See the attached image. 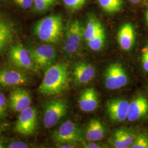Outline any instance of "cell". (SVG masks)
<instances>
[{"label": "cell", "instance_id": "cell-1", "mask_svg": "<svg viewBox=\"0 0 148 148\" xmlns=\"http://www.w3.org/2000/svg\"><path fill=\"white\" fill-rule=\"evenodd\" d=\"M69 82V71L66 64H54L46 70L38 90L43 95H57L65 90Z\"/></svg>", "mask_w": 148, "mask_h": 148}, {"label": "cell", "instance_id": "cell-2", "mask_svg": "<svg viewBox=\"0 0 148 148\" xmlns=\"http://www.w3.org/2000/svg\"><path fill=\"white\" fill-rule=\"evenodd\" d=\"M33 31L42 41L48 43H58L62 36V17L59 14L47 16L36 22Z\"/></svg>", "mask_w": 148, "mask_h": 148}, {"label": "cell", "instance_id": "cell-3", "mask_svg": "<svg viewBox=\"0 0 148 148\" xmlns=\"http://www.w3.org/2000/svg\"><path fill=\"white\" fill-rule=\"evenodd\" d=\"M8 59L17 69L34 72L37 71L29 49L21 43H17L11 46L8 53Z\"/></svg>", "mask_w": 148, "mask_h": 148}, {"label": "cell", "instance_id": "cell-4", "mask_svg": "<svg viewBox=\"0 0 148 148\" xmlns=\"http://www.w3.org/2000/svg\"><path fill=\"white\" fill-rule=\"evenodd\" d=\"M84 33V27L80 21L74 20L68 24L65 33L64 51L69 56L77 53L79 50Z\"/></svg>", "mask_w": 148, "mask_h": 148}, {"label": "cell", "instance_id": "cell-5", "mask_svg": "<svg viewBox=\"0 0 148 148\" xmlns=\"http://www.w3.org/2000/svg\"><path fill=\"white\" fill-rule=\"evenodd\" d=\"M68 109L66 101L52 99L47 101L44 106L43 125L46 128L55 126L65 114Z\"/></svg>", "mask_w": 148, "mask_h": 148}, {"label": "cell", "instance_id": "cell-6", "mask_svg": "<svg viewBox=\"0 0 148 148\" xmlns=\"http://www.w3.org/2000/svg\"><path fill=\"white\" fill-rule=\"evenodd\" d=\"M37 126V110L30 106L20 112L14 131L21 135L30 136L35 132Z\"/></svg>", "mask_w": 148, "mask_h": 148}, {"label": "cell", "instance_id": "cell-7", "mask_svg": "<svg viewBox=\"0 0 148 148\" xmlns=\"http://www.w3.org/2000/svg\"><path fill=\"white\" fill-rule=\"evenodd\" d=\"M54 138L60 143L73 144L82 140V133L79 126L74 122H64L54 133Z\"/></svg>", "mask_w": 148, "mask_h": 148}, {"label": "cell", "instance_id": "cell-8", "mask_svg": "<svg viewBox=\"0 0 148 148\" xmlns=\"http://www.w3.org/2000/svg\"><path fill=\"white\" fill-rule=\"evenodd\" d=\"M128 81L126 71L120 64H111L106 70L104 83L108 89H120L126 85Z\"/></svg>", "mask_w": 148, "mask_h": 148}, {"label": "cell", "instance_id": "cell-9", "mask_svg": "<svg viewBox=\"0 0 148 148\" xmlns=\"http://www.w3.org/2000/svg\"><path fill=\"white\" fill-rule=\"evenodd\" d=\"M29 51L37 69L49 67L56 57V52L54 48L47 44L30 48Z\"/></svg>", "mask_w": 148, "mask_h": 148}, {"label": "cell", "instance_id": "cell-10", "mask_svg": "<svg viewBox=\"0 0 148 148\" xmlns=\"http://www.w3.org/2000/svg\"><path fill=\"white\" fill-rule=\"evenodd\" d=\"M23 71L17 68H0V86L11 87L27 85L30 78Z\"/></svg>", "mask_w": 148, "mask_h": 148}, {"label": "cell", "instance_id": "cell-11", "mask_svg": "<svg viewBox=\"0 0 148 148\" xmlns=\"http://www.w3.org/2000/svg\"><path fill=\"white\" fill-rule=\"evenodd\" d=\"M130 103L123 99H116L108 101L106 111L111 121L122 122L127 119Z\"/></svg>", "mask_w": 148, "mask_h": 148}, {"label": "cell", "instance_id": "cell-12", "mask_svg": "<svg viewBox=\"0 0 148 148\" xmlns=\"http://www.w3.org/2000/svg\"><path fill=\"white\" fill-rule=\"evenodd\" d=\"M32 103V97L27 90L18 87L13 90L10 95V106L16 112L21 111L29 107Z\"/></svg>", "mask_w": 148, "mask_h": 148}, {"label": "cell", "instance_id": "cell-13", "mask_svg": "<svg viewBox=\"0 0 148 148\" xmlns=\"http://www.w3.org/2000/svg\"><path fill=\"white\" fill-rule=\"evenodd\" d=\"M148 112V101L142 95H139L129 104L127 120L136 121L145 116Z\"/></svg>", "mask_w": 148, "mask_h": 148}, {"label": "cell", "instance_id": "cell-14", "mask_svg": "<svg viewBox=\"0 0 148 148\" xmlns=\"http://www.w3.org/2000/svg\"><path fill=\"white\" fill-rule=\"evenodd\" d=\"M78 103L82 111L90 112L95 111L99 105L98 95L93 88H87L81 93Z\"/></svg>", "mask_w": 148, "mask_h": 148}, {"label": "cell", "instance_id": "cell-15", "mask_svg": "<svg viewBox=\"0 0 148 148\" xmlns=\"http://www.w3.org/2000/svg\"><path fill=\"white\" fill-rule=\"evenodd\" d=\"M14 34L15 27L12 21L0 15V54L12 41Z\"/></svg>", "mask_w": 148, "mask_h": 148}, {"label": "cell", "instance_id": "cell-16", "mask_svg": "<svg viewBox=\"0 0 148 148\" xmlns=\"http://www.w3.org/2000/svg\"><path fill=\"white\" fill-rule=\"evenodd\" d=\"M135 30L132 25L126 23L123 25L117 34V41L123 51L131 49L135 42Z\"/></svg>", "mask_w": 148, "mask_h": 148}, {"label": "cell", "instance_id": "cell-17", "mask_svg": "<svg viewBox=\"0 0 148 148\" xmlns=\"http://www.w3.org/2000/svg\"><path fill=\"white\" fill-rule=\"evenodd\" d=\"M95 67L89 64H77L74 70V76L76 83L79 85L88 84L95 76Z\"/></svg>", "mask_w": 148, "mask_h": 148}, {"label": "cell", "instance_id": "cell-18", "mask_svg": "<svg viewBox=\"0 0 148 148\" xmlns=\"http://www.w3.org/2000/svg\"><path fill=\"white\" fill-rule=\"evenodd\" d=\"M134 139V136L131 133L124 129H120L114 134L110 142L114 148H130Z\"/></svg>", "mask_w": 148, "mask_h": 148}, {"label": "cell", "instance_id": "cell-19", "mask_svg": "<svg viewBox=\"0 0 148 148\" xmlns=\"http://www.w3.org/2000/svg\"><path fill=\"white\" fill-rule=\"evenodd\" d=\"M105 132V128L101 122L97 119H92L87 127L86 137L90 142L98 141L104 137Z\"/></svg>", "mask_w": 148, "mask_h": 148}, {"label": "cell", "instance_id": "cell-20", "mask_svg": "<svg viewBox=\"0 0 148 148\" xmlns=\"http://www.w3.org/2000/svg\"><path fill=\"white\" fill-rule=\"evenodd\" d=\"M104 28L101 21L96 17H90L84 28V36L86 42L95 36L101 30Z\"/></svg>", "mask_w": 148, "mask_h": 148}, {"label": "cell", "instance_id": "cell-21", "mask_svg": "<svg viewBox=\"0 0 148 148\" xmlns=\"http://www.w3.org/2000/svg\"><path fill=\"white\" fill-rule=\"evenodd\" d=\"M104 11L109 13H115L120 11L122 7V0H97Z\"/></svg>", "mask_w": 148, "mask_h": 148}, {"label": "cell", "instance_id": "cell-22", "mask_svg": "<svg viewBox=\"0 0 148 148\" xmlns=\"http://www.w3.org/2000/svg\"><path fill=\"white\" fill-rule=\"evenodd\" d=\"M106 41V33L103 28L95 36L87 42L89 47L94 51H98L103 47Z\"/></svg>", "mask_w": 148, "mask_h": 148}, {"label": "cell", "instance_id": "cell-23", "mask_svg": "<svg viewBox=\"0 0 148 148\" xmlns=\"http://www.w3.org/2000/svg\"><path fill=\"white\" fill-rule=\"evenodd\" d=\"M56 0H42L34 3L33 11L35 13H42L47 11L55 3Z\"/></svg>", "mask_w": 148, "mask_h": 148}, {"label": "cell", "instance_id": "cell-24", "mask_svg": "<svg viewBox=\"0 0 148 148\" xmlns=\"http://www.w3.org/2000/svg\"><path fill=\"white\" fill-rule=\"evenodd\" d=\"M131 148H148V137L144 134H140L135 138Z\"/></svg>", "mask_w": 148, "mask_h": 148}, {"label": "cell", "instance_id": "cell-25", "mask_svg": "<svg viewBox=\"0 0 148 148\" xmlns=\"http://www.w3.org/2000/svg\"><path fill=\"white\" fill-rule=\"evenodd\" d=\"M65 6L70 11H75L82 8L86 0H63Z\"/></svg>", "mask_w": 148, "mask_h": 148}, {"label": "cell", "instance_id": "cell-26", "mask_svg": "<svg viewBox=\"0 0 148 148\" xmlns=\"http://www.w3.org/2000/svg\"><path fill=\"white\" fill-rule=\"evenodd\" d=\"M7 115V99L5 95L0 92V119Z\"/></svg>", "mask_w": 148, "mask_h": 148}, {"label": "cell", "instance_id": "cell-27", "mask_svg": "<svg viewBox=\"0 0 148 148\" xmlns=\"http://www.w3.org/2000/svg\"><path fill=\"white\" fill-rule=\"evenodd\" d=\"M141 62L144 70L148 72V45L142 49Z\"/></svg>", "mask_w": 148, "mask_h": 148}, {"label": "cell", "instance_id": "cell-28", "mask_svg": "<svg viewBox=\"0 0 148 148\" xmlns=\"http://www.w3.org/2000/svg\"><path fill=\"white\" fill-rule=\"evenodd\" d=\"M16 5L24 10H29L33 6V0H13Z\"/></svg>", "mask_w": 148, "mask_h": 148}, {"label": "cell", "instance_id": "cell-29", "mask_svg": "<svg viewBox=\"0 0 148 148\" xmlns=\"http://www.w3.org/2000/svg\"><path fill=\"white\" fill-rule=\"evenodd\" d=\"M30 147V145L23 141L14 140L8 143L5 146L7 148H27Z\"/></svg>", "mask_w": 148, "mask_h": 148}, {"label": "cell", "instance_id": "cell-30", "mask_svg": "<svg viewBox=\"0 0 148 148\" xmlns=\"http://www.w3.org/2000/svg\"><path fill=\"white\" fill-rule=\"evenodd\" d=\"M84 146L85 148H103L102 145L101 144H95L94 143H85V144H84Z\"/></svg>", "mask_w": 148, "mask_h": 148}, {"label": "cell", "instance_id": "cell-31", "mask_svg": "<svg viewBox=\"0 0 148 148\" xmlns=\"http://www.w3.org/2000/svg\"><path fill=\"white\" fill-rule=\"evenodd\" d=\"M59 148H74L73 144L69 143H60L58 147Z\"/></svg>", "mask_w": 148, "mask_h": 148}, {"label": "cell", "instance_id": "cell-32", "mask_svg": "<svg viewBox=\"0 0 148 148\" xmlns=\"http://www.w3.org/2000/svg\"><path fill=\"white\" fill-rule=\"evenodd\" d=\"M131 3H134V4H136V3H139L141 0H129Z\"/></svg>", "mask_w": 148, "mask_h": 148}, {"label": "cell", "instance_id": "cell-33", "mask_svg": "<svg viewBox=\"0 0 148 148\" xmlns=\"http://www.w3.org/2000/svg\"><path fill=\"white\" fill-rule=\"evenodd\" d=\"M145 19H146V21H147V23L148 25V10L145 12Z\"/></svg>", "mask_w": 148, "mask_h": 148}, {"label": "cell", "instance_id": "cell-34", "mask_svg": "<svg viewBox=\"0 0 148 148\" xmlns=\"http://www.w3.org/2000/svg\"><path fill=\"white\" fill-rule=\"evenodd\" d=\"M5 148V146L4 145V144L3 143V142L0 139V148Z\"/></svg>", "mask_w": 148, "mask_h": 148}, {"label": "cell", "instance_id": "cell-35", "mask_svg": "<svg viewBox=\"0 0 148 148\" xmlns=\"http://www.w3.org/2000/svg\"><path fill=\"white\" fill-rule=\"evenodd\" d=\"M40 1H42V0H33V4L35 3H37V2Z\"/></svg>", "mask_w": 148, "mask_h": 148}, {"label": "cell", "instance_id": "cell-36", "mask_svg": "<svg viewBox=\"0 0 148 148\" xmlns=\"http://www.w3.org/2000/svg\"><path fill=\"white\" fill-rule=\"evenodd\" d=\"M5 0H0V1H5Z\"/></svg>", "mask_w": 148, "mask_h": 148}]
</instances>
